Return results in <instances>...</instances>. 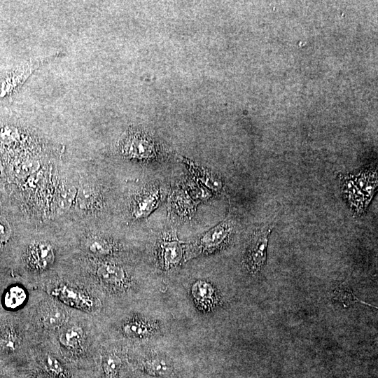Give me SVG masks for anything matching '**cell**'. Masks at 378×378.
Wrapping results in <instances>:
<instances>
[{
	"label": "cell",
	"instance_id": "cell-4",
	"mask_svg": "<svg viewBox=\"0 0 378 378\" xmlns=\"http://www.w3.org/2000/svg\"><path fill=\"white\" fill-rule=\"evenodd\" d=\"M122 152L126 156L139 160H154L159 153L156 141L149 134L135 132L128 135L122 141Z\"/></svg>",
	"mask_w": 378,
	"mask_h": 378
},
{
	"label": "cell",
	"instance_id": "cell-10",
	"mask_svg": "<svg viewBox=\"0 0 378 378\" xmlns=\"http://www.w3.org/2000/svg\"><path fill=\"white\" fill-rule=\"evenodd\" d=\"M141 365L146 372L155 377H168L173 372L171 360L161 354L148 356L142 361Z\"/></svg>",
	"mask_w": 378,
	"mask_h": 378
},
{
	"label": "cell",
	"instance_id": "cell-3",
	"mask_svg": "<svg viewBox=\"0 0 378 378\" xmlns=\"http://www.w3.org/2000/svg\"><path fill=\"white\" fill-rule=\"evenodd\" d=\"M232 230L233 225L231 220L227 219L218 223L191 245L187 259L209 254L222 248L228 243Z\"/></svg>",
	"mask_w": 378,
	"mask_h": 378
},
{
	"label": "cell",
	"instance_id": "cell-5",
	"mask_svg": "<svg viewBox=\"0 0 378 378\" xmlns=\"http://www.w3.org/2000/svg\"><path fill=\"white\" fill-rule=\"evenodd\" d=\"M270 231V227H262L255 230L251 236L245 256V263L252 274L260 271L265 265Z\"/></svg>",
	"mask_w": 378,
	"mask_h": 378
},
{
	"label": "cell",
	"instance_id": "cell-21",
	"mask_svg": "<svg viewBox=\"0 0 378 378\" xmlns=\"http://www.w3.org/2000/svg\"><path fill=\"white\" fill-rule=\"evenodd\" d=\"M335 298L342 304L344 307L349 306L355 303L365 304L371 306L370 304L363 302L357 298L348 287L345 286H340L335 290Z\"/></svg>",
	"mask_w": 378,
	"mask_h": 378
},
{
	"label": "cell",
	"instance_id": "cell-22",
	"mask_svg": "<svg viewBox=\"0 0 378 378\" xmlns=\"http://www.w3.org/2000/svg\"><path fill=\"white\" fill-rule=\"evenodd\" d=\"M43 368L49 374L57 377H65L66 372L61 363L54 357L47 356L43 361Z\"/></svg>",
	"mask_w": 378,
	"mask_h": 378
},
{
	"label": "cell",
	"instance_id": "cell-6",
	"mask_svg": "<svg viewBox=\"0 0 378 378\" xmlns=\"http://www.w3.org/2000/svg\"><path fill=\"white\" fill-rule=\"evenodd\" d=\"M157 255L159 263L164 270L176 267L180 264L183 256V247L175 232H167L160 237Z\"/></svg>",
	"mask_w": 378,
	"mask_h": 378
},
{
	"label": "cell",
	"instance_id": "cell-25",
	"mask_svg": "<svg viewBox=\"0 0 378 378\" xmlns=\"http://www.w3.org/2000/svg\"><path fill=\"white\" fill-rule=\"evenodd\" d=\"M39 164L36 160H28L20 164L17 167L19 176H27L38 169Z\"/></svg>",
	"mask_w": 378,
	"mask_h": 378
},
{
	"label": "cell",
	"instance_id": "cell-14",
	"mask_svg": "<svg viewBox=\"0 0 378 378\" xmlns=\"http://www.w3.org/2000/svg\"><path fill=\"white\" fill-rule=\"evenodd\" d=\"M55 294L64 302L77 307L90 309L93 307V300L85 294L66 286L55 290Z\"/></svg>",
	"mask_w": 378,
	"mask_h": 378
},
{
	"label": "cell",
	"instance_id": "cell-9",
	"mask_svg": "<svg viewBox=\"0 0 378 378\" xmlns=\"http://www.w3.org/2000/svg\"><path fill=\"white\" fill-rule=\"evenodd\" d=\"M55 260L52 246L45 242L34 244L29 251L28 260L29 264L36 269L43 270L51 265Z\"/></svg>",
	"mask_w": 378,
	"mask_h": 378
},
{
	"label": "cell",
	"instance_id": "cell-24",
	"mask_svg": "<svg viewBox=\"0 0 378 378\" xmlns=\"http://www.w3.org/2000/svg\"><path fill=\"white\" fill-rule=\"evenodd\" d=\"M76 190L73 187L64 189L59 197V205L62 209L68 208L76 197Z\"/></svg>",
	"mask_w": 378,
	"mask_h": 378
},
{
	"label": "cell",
	"instance_id": "cell-8",
	"mask_svg": "<svg viewBox=\"0 0 378 378\" xmlns=\"http://www.w3.org/2000/svg\"><path fill=\"white\" fill-rule=\"evenodd\" d=\"M162 192L157 187H150L142 192L135 200L132 214L136 218L148 216L156 209L161 201Z\"/></svg>",
	"mask_w": 378,
	"mask_h": 378
},
{
	"label": "cell",
	"instance_id": "cell-17",
	"mask_svg": "<svg viewBox=\"0 0 378 378\" xmlns=\"http://www.w3.org/2000/svg\"><path fill=\"white\" fill-rule=\"evenodd\" d=\"M83 332L78 326H71L64 330L60 336V343L66 348L76 349L81 344Z\"/></svg>",
	"mask_w": 378,
	"mask_h": 378
},
{
	"label": "cell",
	"instance_id": "cell-23",
	"mask_svg": "<svg viewBox=\"0 0 378 378\" xmlns=\"http://www.w3.org/2000/svg\"><path fill=\"white\" fill-rule=\"evenodd\" d=\"M94 199V191L90 188L85 187L78 192L77 203L80 209H86L93 203Z\"/></svg>",
	"mask_w": 378,
	"mask_h": 378
},
{
	"label": "cell",
	"instance_id": "cell-12",
	"mask_svg": "<svg viewBox=\"0 0 378 378\" xmlns=\"http://www.w3.org/2000/svg\"><path fill=\"white\" fill-rule=\"evenodd\" d=\"M97 274L102 282L114 286H120L125 284L126 279L124 270L117 265L109 262L99 265Z\"/></svg>",
	"mask_w": 378,
	"mask_h": 378
},
{
	"label": "cell",
	"instance_id": "cell-1",
	"mask_svg": "<svg viewBox=\"0 0 378 378\" xmlns=\"http://www.w3.org/2000/svg\"><path fill=\"white\" fill-rule=\"evenodd\" d=\"M30 60L8 69L0 71V103L8 102L29 76L43 64L56 56Z\"/></svg>",
	"mask_w": 378,
	"mask_h": 378
},
{
	"label": "cell",
	"instance_id": "cell-13",
	"mask_svg": "<svg viewBox=\"0 0 378 378\" xmlns=\"http://www.w3.org/2000/svg\"><path fill=\"white\" fill-rule=\"evenodd\" d=\"M26 299L25 290L18 285H13L4 291L1 298V306L8 311H15L22 306Z\"/></svg>",
	"mask_w": 378,
	"mask_h": 378
},
{
	"label": "cell",
	"instance_id": "cell-2",
	"mask_svg": "<svg viewBox=\"0 0 378 378\" xmlns=\"http://www.w3.org/2000/svg\"><path fill=\"white\" fill-rule=\"evenodd\" d=\"M377 173L365 172L341 179L346 198L357 211L367 206L377 186Z\"/></svg>",
	"mask_w": 378,
	"mask_h": 378
},
{
	"label": "cell",
	"instance_id": "cell-18",
	"mask_svg": "<svg viewBox=\"0 0 378 378\" xmlns=\"http://www.w3.org/2000/svg\"><path fill=\"white\" fill-rule=\"evenodd\" d=\"M121 366V359L115 353L106 354L102 360L104 378H117Z\"/></svg>",
	"mask_w": 378,
	"mask_h": 378
},
{
	"label": "cell",
	"instance_id": "cell-19",
	"mask_svg": "<svg viewBox=\"0 0 378 378\" xmlns=\"http://www.w3.org/2000/svg\"><path fill=\"white\" fill-rule=\"evenodd\" d=\"M88 250L92 254L104 256L111 253L113 246L110 241L99 237H92L87 243Z\"/></svg>",
	"mask_w": 378,
	"mask_h": 378
},
{
	"label": "cell",
	"instance_id": "cell-26",
	"mask_svg": "<svg viewBox=\"0 0 378 378\" xmlns=\"http://www.w3.org/2000/svg\"><path fill=\"white\" fill-rule=\"evenodd\" d=\"M11 235V229L8 221L0 216V248L6 245Z\"/></svg>",
	"mask_w": 378,
	"mask_h": 378
},
{
	"label": "cell",
	"instance_id": "cell-27",
	"mask_svg": "<svg viewBox=\"0 0 378 378\" xmlns=\"http://www.w3.org/2000/svg\"><path fill=\"white\" fill-rule=\"evenodd\" d=\"M5 375L4 371L0 368V378H4Z\"/></svg>",
	"mask_w": 378,
	"mask_h": 378
},
{
	"label": "cell",
	"instance_id": "cell-16",
	"mask_svg": "<svg viewBox=\"0 0 378 378\" xmlns=\"http://www.w3.org/2000/svg\"><path fill=\"white\" fill-rule=\"evenodd\" d=\"M154 329L150 321L141 318H132L122 326L123 333L132 338H142L148 336Z\"/></svg>",
	"mask_w": 378,
	"mask_h": 378
},
{
	"label": "cell",
	"instance_id": "cell-7",
	"mask_svg": "<svg viewBox=\"0 0 378 378\" xmlns=\"http://www.w3.org/2000/svg\"><path fill=\"white\" fill-rule=\"evenodd\" d=\"M22 345V336L18 325L10 319L0 320V355L8 357L15 354Z\"/></svg>",
	"mask_w": 378,
	"mask_h": 378
},
{
	"label": "cell",
	"instance_id": "cell-20",
	"mask_svg": "<svg viewBox=\"0 0 378 378\" xmlns=\"http://www.w3.org/2000/svg\"><path fill=\"white\" fill-rule=\"evenodd\" d=\"M190 169L195 175L197 176L201 181L206 183L207 186L212 188L216 191H219L222 187V183L220 179L217 178L216 176L213 175L211 173L205 171L204 169L201 170V169L195 165L189 164Z\"/></svg>",
	"mask_w": 378,
	"mask_h": 378
},
{
	"label": "cell",
	"instance_id": "cell-11",
	"mask_svg": "<svg viewBox=\"0 0 378 378\" xmlns=\"http://www.w3.org/2000/svg\"><path fill=\"white\" fill-rule=\"evenodd\" d=\"M192 294L196 302L201 308L209 310L213 308L218 302L214 288L204 281H197L192 286Z\"/></svg>",
	"mask_w": 378,
	"mask_h": 378
},
{
	"label": "cell",
	"instance_id": "cell-15",
	"mask_svg": "<svg viewBox=\"0 0 378 378\" xmlns=\"http://www.w3.org/2000/svg\"><path fill=\"white\" fill-rule=\"evenodd\" d=\"M41 319L47 328L55 329L66 321V314L65 311L57 304H46L41 309Z\"/></svg>",
	"mask_w": 378,
	"mask_h": 378
}]
</instances>
